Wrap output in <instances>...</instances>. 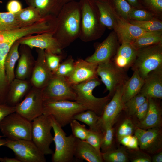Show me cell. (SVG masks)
<instances>
[{"label": "cell", "mask_w": 162, "mask_h": 162, "mask_svg": "<svg viewBox=\"0 0 162 162\" xmlns=\"http://www.w3.org/2000/svg\"><path fill=\"white\" fill-rule=\"evenodd\" d=\"M138 142L136 136L135 135H131L128 145L127 147L129 149H138Z\"/></svg>", "instance_id": "obj_51"}, {"label": "cell", "mask_w": 162, "mask_h": 162, "mask_svg": "<svg viewBox=\"0 0 162 162\" xmlns=\"http://www.w3.org/2000/svg\"><path fill=\"white\" fill-rule=\"evenodd\" d=\"M120 44L116 32L113 30L103 41L96 44L94 53L85 60L97 64L112 60L116 54Z\"/></svg>", "instance_id": "obj_15"}, {"label": "cell", "mask_w": 162, "mask_h": 162, "mask_svg": "<svg viewBox=\"0 0 162 162\" xmlns=\"http://www.w3.org/2000/svg\"><path fill=\"white\" fill-rule=\"evenodd\" d=\"M54 132L53 141L55 145L52 154V162H70L74 158V150L76 138L72 134L67 136L62 127L54 118L50 116Z\"/></svg>", "instance_id": "obj_8"}, {"label": "cell", "mask_w": 162, "mask_h": 162, "mask_svg": "<svg viewBox=\"0 0 162 162\" xmlns=\"http://www.w3.org/2000/svg\"><path fill=\"white\" fill-rule=\"evenodd\" d=\"M129 22L146 32L162 31V20L158 18L143 21L130 20Z\"/></svg>", "instance_id": "obj_37"}, {"label": "cell", "mask_w": 162, "mask_h": 162, "mask_svg": "<svg viewBox=\"0 0 162 162\" xmlns=\"http://www.w3.org/2000/svg\"><path fill=\"white\" fill-rule=\"evenodd\" d=\"M133 8L137 9H144L140 0H126Z\"/></svg>", "instance_id": "obj_52"}, {"label": "cell", "mask_w": 162, "mask_h": 162, "mask_svg": "<svg viewBox=\"0 0 162 162\" xmlns=\"http://www.w3.org/2000/svg\"><path fill=\"white\" fill-rule=\"evenodd\" d=\"M75 62L71 56L60 63L54 75L67 78L72 73L74 68Z\"/></svg>", "instance_id": "obj_39"}, {"label": "cell", "mask_w": 162, "mask_h": 162, "mask_svg": "<svg viewBox=\"0 0 162 162\" xmlns=\"http://www.w3.org/2000/svg\"><path fill=\"white\" fill-rule=\"evenodd\" d=\"M103 137V133L88 129V134L85 140L93 147L99 152L101 153L100 146Z\"/></svg>", "instance_id": "obj_45"}, {"label": "cell", "mask_w": 162, "mask_h": 162, "mask_svg": "<svg viewBox=\"0 0 162 162\" xmlns=\"http://www.w3.org/2000/svg\"><path fill=\"white\" fill-rule=\"evenodd\" d=\"M72 134L76 138L85 140L87 136L88 129L84 124H81L78 121L73 119L70 123Z\"/></svg>", "instance_id": "obj_43"}, {"label": "cell", "mask_w": 162, "mask_h": 162, "mask_svg": "<svg viewBox=\"0 0 162 162\" xmlns=\"http://www.w3.org/2000/svg\"><path fill=\"white\" fill-rule=\"evenodd\" d=\"M157 153L152 158V161L153 162H162V152L160 151Z\"/></svg>", "instance_id": "obj_54"}, {"label": "cell", "mask_w": 162, "mask_h": 162, "mask_svg": "<svg viewBox=\"0 0 162 162\" xmlns=\"http://www.w3.org/2000/svg\"><path fill=\"white\" fill-rule=\"evenodd\" d=\"M37 58L32 70L31 82L34 88L43 89L48 84L54 74L48 67L44 50L38 49Z\"/></svg>", "instance_id": "obj_18"}, {"label": "cell", "mask_w": 162, "mask_h": 162, "mask_svg": "<svg viewBox=\"0 0 162 162\" xmlns=\"http://www.w3.org/2000/svg\"><path fill=\"white\" fill-rule=\"evenodd\" d=\"M3 136L0 135V139L2 138Z\"/></svg>", "instance_id": "obj_58"}, {"label": "cell", "mask_w": 162, "mask_h": 162, "mask_svg": "<svg viewBox=\"0 0 162 162\" xmlns=\"http://www.w3.org/2000/svg\"><path fill=\"white\" fill-rule=\"evenodd\" d=\"M28 6L36 9L44 17H57L64 5L65 0H25Z\"/></svg>", "instance_id": "obj_22"}, {"label": "cell", "mask_w": 162, "mask_h": 162, "mask_svg": "<svg viewBox=\"0 0 162 162\" xmlns=\"http://www.w3.org/2000/svg\"><path fill=\"white\" fill-rule=\"evenodd\" d=\"M6 142V139L0 138V146H4V144ZM1 158L0 157V160Z\"/></svg>", "instance_id": "obj_56"}, {"label": "cell", "mask_w": 162, "mask_h": 162, "mask_svg": "<svg viewBox=\"0 0 162 162\" xmlns=\"http://www.w3.org/2000/svg\"><path fill=\"white\" fill-rule=\"evenodd\" d=\"M52 128L50 116L43 114L32 121V140L45 155L54 152L50 148L53 141Z\"/></svg>", "instance_id": "obj_9"}, {"label": "cell", "mask_w": 162, "mask_h": 162, "mask_svg": "<svg viewBox=\"0 0 162 162\" xmlns=\"http://www.w3.org/2000/svg\"><path fill=\"white\" fill-rule=\"evenodd\" d=\"M144 80L151 71L162 68V43L137 50L135 61L131 67Z\"/></svg>", "instance_id": "obj_5"}, {"label": "cell", "mask_w": 162, "mask_h": 162, "mask_svg": "<svg viewBox=\"0 0 162 162\" xmlns=\"http://www.w3.org/2000/svg\"><path fill=\"white\" fill-rule=\"evenodd\" d=\"M93 0L101 23L106 28L113 30L116 23V15L107 1Z\"/></svg>", "instance_id": "obj_28"}, {"label": "cell", "mask_w": 162, "mask_h": 162, "mask_svg": "<svg viewBox=\"0 0 162 162\" xmlns=\"http://www.w3.org/2000/svg\"><path fill=\"white\" fill-rule=\"evenodd\" d=\"M20 43L18 40L13 44L8 53L4 61L5 75L8 84L15 78L14 71L16 62L20 57L19 48Z\"/></svg>", "instance_id": "obj_30"}, {"label": "cell", "mask_w": 162, "mask_h": 162, "mask_svg": "<svg viewBox=\"0 0 162 162\" xmlns=\"http://www.w3.org/2000/svg\"><path fill=\"white\" fill-rule=\"evenodd\" d=\"M4 146L12 150L20 162H46L45 155L32 140H12L6 138Z\"/></svg>", "instance_id": "obj_12"}, {"label": "cell", "mask_w": 162, "mask_h": 162, "mask_svg": "<svg viewBox=\"0 0 162 162\" xmlns=\"http://www.w3.org/2000/svg\"><path fill=\"white\" fill-rule=\"evenodd\" d=\"M123 86L119 87L116 90L100 116L97 127L98 130L102 133L107 127L113 125L118 115L123 110L124 104L122 100Z\"/></svg>", "instance_id": "obj_16"}, {"label": "cell", "mask_w": 162, "mask_h": 162, "mask_svg": "<svg viewBox=\"0 0 162 162\" xmlns=\"http://www.w3.org/2000/svg\"><path fill=\"white\" fill-rule=\"evenodd\" d=\"M21 28L15 14L0 12V31H8Z\"/></svg>", "instance_id": "obj_36"}, {"label": "cell", "mask_w": 162, "mask_h": 162, "mask_svg": "<svg viewBox=\"0 0 162 162\" xmlns=\"http://www.w3.org/2000/svg\"><path fill=\"white\" fill-rule=\"evenodd\" d=\"M133 71L132 76L123 86L122 100L124 104L139 93L144 83V80L140 76L138 71Z\"/></svg>", "instance_id": "obj_29"}, {"label": "cell", "mask_w": 162, "mask_h": 162, "mask_svg": "<svg viewBox=\"0 0 162 162\" xmlns=\"http://www.w3.org/2000/svg\"><path fill=\"white\" fill-rule=\"evenodd\" d=\"M149 102L148 110L145 118L137 125V127L147 129L161 126L162 125V113L160 106L155 98H148Z\"/></svg>", "instance_id": "obj_26"}, {"label": "cell", "mask_w": 162, "mask_h": 162, "mask_svg": "<svg viewBox=\"0 0 162 162\" xmlns=\"http://www.w3.org/2000/svg\"><path fill=\"white\" fill-rule=\"evenodd\" d=\"M161 126L147 129L137 127L134 134L137 137L140 149L154 154L161 151L162 147V131Z\"/></svg>", "instance_id": "obj_14"}, {"label": "cell", "mask_w": 162, "mask_h": 162, "mask_svg": "<svg viewBox=\"0 0 162 162\" xmlns=\"http://www.w3.org/2000/svg\"><path fill=\"white\" fill-rule=\"evenodd\" d=\"M65 0L66 1V2H68L70 1H75V0Z\"/></svg>", "instance_id": "obj_57"}, {"label": "cell", "mask_w": 162, "mask_h": 162, "mask_svg": "<svg viewBox=\"0 0 162 162\" xmlns=\"http://www.w3.org/2000/svg\"><path fill=\"white\" fill-rule=\"evenodd\" d=\"M81 11L79 2L66 3L56 17V25L53 33L62 50L79 38Z\"/></svg>", "instance_id": "obj_1"}, {"label": "cell", "mask_w": 162, "mask_h": 162, "mask_svg": "<svg viewBox=\"0 0 162 162\" xmlns=\"http://www.w3.org/2000/svg\"><path fill=\"white\" fill-rule=\"evenodd\" d=\"M38 32L36 25L33 24L13 30L0 31V96L5 94L8 84L6 77L4 61L14 43L21 38L36 34Z\"/></svg>", "instance_id": "obj_3"}, {"label": "cell", "mask_w": 162, "mask_h": 162, "mask_svg": "<svg viewBox=\"0 0 162 162\" xmlns=\"http://www.w3.org/2000/svg\"><path fill=\"white\" fill-rule=\"evenodd\" d=\"M137 50L129 43L121 44L112 61L118 67L127 71L134 64Z\"/></svg>", "instance_id": "obj_23"}, {"label": "cell", "mask_w": 162, "mask_h": 162, "mask_svg": "<svg viewBox=\"0 0 162 162\" xmlns=\"http://www.w3.org/2000/svg\"><path fill=\"white\" fill-rule=\"evenodd\" d=\"M86 110L75 101L62 100L44 102L43 114L52 116L62 128L70 124L76 115Z\"/></svg>", "instance_id": "obj_7"}, {"label": "cell", "mask_w": 162, "mask_h": 162, "mask_svg": "<svg viewBox=\"0 0 162 162\" xmlns=\"http://www.w3.org/2000/svg\"><path fill=\"white\" fill-rule=\"evenodd\" d=\"M136 128L130 119H125L118 129L116 134L118 140L119 141L124 136L132 135L134 134Z\"/></svg>", "instance_id": "obj_44"}, {"label": "cell", "mask_w": 162, "mask_h": 162, "mask_svg": "<svg viewBox=\"0 0 162 162\" xmlns=\"http://www.w3.org/2000/svg\"><path fill=\"white\" fill-rule=\"evenodd\" d=\"M44 51L46 63L49 69L54 74L61 63L63 57L62 53L57 54L48 51Z\"/></svg>", "instance_id": "obj_46"}, {"label": "cell", "mask_w": 162, "mask_h": 162, "mask_svg": "<svg viewBox=\"0 0 162 162\" xmlns=\"http://www.w3.org/2000/svg\"><path fill=\"white\" fill-rule=\"evenodd\" d=\"M116 23L113 30L116 32L121 44H130L146 32L116 15Z\"/></svg>", "instance_id": "obj_20"}, {"label": "cell", "mask_w": 162, "mask_h": 162, "mask_svg": "<svg viewBox=\"0 0 162 162\" xmlns=\"http://www.w3.org/2000/svg\"><path fill=\"white\" fill-rule=\"evenodd\" d=\"M74 156L80 160L88 162H102L101 153L99 152L93 147L85 140L75 138Z\"/></svg>", "instance_id": "obj_25"}, {"label": "cell", "mask_w": 162, "mask_h": 162, "mask_svg": "<svg viewBox=\"0 0 162 162\" xmlns=\"http://www.w3.org/2000/svg\"><path fill=\"white\" fill-rule=\"evenodd\" d=\"M44 103L42 89L35 88L15 106V112L32 122L43 114Z\"/></svg>", "instance_id": "obj_13"}, {"label": "cell", "mask_w": 162, "mask_h": 162, "mask_svg": "<svg viewBox=\"0 0 162 162\" xmlns=\"http://www.w3.org/2000/svg\"><path fill=\"white\" fill-rule=\"evenodd\" d=\"M32 122L15 112L0 122V130L3 137L12 140H32Z\"/></svg>", "instance_id": "obj_6"}, {"label": "cell", "mask_w": 162, "mask_h": 162, "mask_svg": "<svg viewBox=\"0 0 162 162\" xmlns=\"http://www.w3.org/2000/svg\"><path fill=\"white\" fill-rule=\"evenodd\" d=\"M97 66L98 64L90 63L85 60L79 59L75 62L71 74L66 78L68 83L73 86L98 77Z\"/></svg>", "instance_id": "obj_19"}, {"label": "cell", "mask_w": 162, "mask_h": 162, "mask_svg": "<svg viewBox=\"0 0 162 162\" xmlns=\"http://www.w3.org/2000/svg\"><path fill=\"white\" fill-rule=\"evenodd\" d=\"M20 57L15 70V78L26 80L32 74L35 62L28 47L21 45Z\"/></svg>", "instance_id": "obj_24"}, {"label": "cell", "mask_w": 162, "mask_h": 162, "mask_svg": "<svg viewBox=\"0 0 162 162\" xmlns=\"http://www.w3.org/2000/svg\"><path fill=\"white\" fill-rule=\"evenodd\" d=\"M148 100L147 98L145 101L138 108L135 115L140 122L146 117L148 110Z\"/></svg>", "instance_id": "obj_49"}, {"label": "cell", "mask_w": 162, "mask_h": 162, "mask_svg": "<svg viewBox=\"0 0 162 162\" xmlns=\"http://www.w3.org/2000/svg\"><path fill=\"white\" fill-rule=\"evenodd\" d=\"M162 43V31L146 32L130 44L139 49Z\"/></svg>", "instance_id": "obj_32"}, {"label": "cell", "mask_w": 162, "mask_h": 162, "mask_svg": "<svg viewBox=\"0 0 162 162\" xmlns=\"http://www.w3.org/2000/svg\"><path fill=\"white\" fill-rule=\"evenodd\" d=\"M42 90L44 102L75 100L76 94L66 78L55 75Z\"/></svg>", "instance_id": "obj_11"}, {"label": "cell", "mask_w": 162, "mask_h": 162, "mask_svg": "<svg viewBox=\"0 0 162 162\" xmlns=\"http://www.w3.org/2000/svg\"><path fill=\"white\" fill-rule=\"evenodd\" d=\"M131 135L125 136L122 138L119 141L120 143L127 147L129 143Z\"/></svg>", "instance_id": "obj_53"}, {"label": "cell", "mask_w": 162, "mask_h": 162, "mask_svg": "<svg viewBox=\"0 0 162 162\" xmlns=\"http://www.w3.org/2000/svg\"><path fill=\"white\" fill-rule=\"evenodd\" d=\"M101 83V80L98 77L72 86L76 94L75 101L100 116L111 98L108 95L101 98L96 97L93 95L94 89Z\"/></svg>", "instance_id": "obj_4"}, {"label": "cell", "mask_w": 162, "mask_h": 162, "mask_svg": "<svg viewBox=\"0 0 162 162\" xmlns=\"http://www.w3.org/2000/svg\"><path fill=\"white\" fill-rule=\"evenodd\" d=\"M156 18H158L153 13L145 9H137L133 7L129 16V20L143 21Z\"/></svg>", "instance_id": "obj_42"}, {"label": "cell", "mask_w": 162, "mask_h": 162, "mask_svg": "<svg viewBox=\"0 0 162 162\" xmlns=\"http://www.w3.org/2000/svg\"><path fill=\"white\" fill-rule=\"evenodd\" d=\"M129 160L132 162H151L152 158L145 152L138 149H127Z\"/></svg>", "instance_id": "obj_47"}, {"label": "cell", "mask_w": 162, "mask_h": 162, "mask_svg": "<svg viewBox=\"0 0 162 162\" xmlns=\"http://www.w3.org/2000/svg\"><path fill=\"white\" fill-rule=\"evenodd\" d=\"M114 129L113 126L107 127L103 132L100 146L101 153L105 152L113 148Z\"/></svg>", "instance_id": "obj_40"}, {"label": "cell", "mask_w": 162, "mask_h": 162, "mask_svg": "<svg viewBox=\"0 0 162 162\" xmlns=\"http://www.w3.org/2000/svg\"><path fill=\"white\" fill-rule=\"evenodd\" d=\"M140 93L147 98L162 99V68L148 74Z\"/></svg>", "instance_id": "obj_21"}, {"label": "cell", "mask_w": 162, "mask_h": 162, "mask_svg": "<svg viewBox=\"0 0 162 162\" xmlns=\"http://www.w3.org/2000/svg\"><path fill=\"white\" fill-rule=\"evenodd\" d=\"M15 112V106H10L7 104H0V122L6 116Z\"/></svg>", "instance_id": "obj_50"}, {"label": "cell", "mask_w": 162, "mask_h": 162, "mask_svg": "<svg viewBox=\"0 0 162 162\" xmlns=\"http://www.w3.org/2000/svg\"><path fill=\"white\" fill-rule=\"evenodd\" d=\"M107 1L117 16L129 22V14L132 7L126 0H107Z\"/></svg>", "instance_id": "obj_33"}, {"label": "cell", "mask_w": 162, "mask_h": 162, "mask_svg": "<svg viewBox=\"0 0 162 162\" xmlns=\"http://www.w3.org/2000/svg\"><path fill=\"white\" fill-rule=\"evenodd\" d=\"M15 14L21 28L32 25L46 18L43 17L36 9L31 6L22 8Z\"/></svg>", "instance_id": "obj_31"}, {"label": "cell", "mask_w": 162, "mask_h": 162, "mask_svg": "<svg viewBox=\"0 0 162 162\" xmlns=\"http://www.w3.org/2000/svg\"><path fill=\"white\" fill-rule=\"evenodd\" d=\"M99 118L100 116L94 111L87 110L76 115L74 119L86 124L89 127L90 130L99 131L97 125Z\"/></svg>", "instance_id": "obj_35"}, {"label": "cell", "mask_w": 162, "mask_h": 162, "mask_svg": "<svg viewBox=\"0 0 162 162\" xmlns=\"http://www.w3.org/2000/svg\"><path fill=\"white\" fill-rule=\"evenodd\" d=\"M127 149L126 147L124 146L101 153L103 161L106 162H128L129 160Z\"/></svg>", "instance_id": "obj_34"}, {"label": "cell", "mask_w": 162, "mask_h": 162, "mask_svg": "<svg viewBox=\"0 0 162 162\" xmlns=\"http://www.w3.org/2000/svg\"><path fill=\"white\" fill-rule=\"evenodd\" d=\"M126 71L117 66L112 60L98 64V76L109 91L108 95L112 97L118 88L123 86L129 78Z\"/></svg>", "instance_id": "obj_10"}, {"label": "cell", "mask_w": 162, "mask_h": 162, "mask_svg": "<svg viewBox=\"0 0 162 162\" xmlns=\"http://www.w3.org/2000/svg\"><path fill=\"white\" fill-rule=\"evenodd\" d=\"M80 30L79 38L89 42L96 40L103 35L106 28L100 21L93 0H80Z\"/></svg>", "instance_id": "obj_2"}, {"label": "cell", "mask_w": 162, "mask_h": 162, "mask_svg": "<svg viewBox=\"0 0 162 162\" xmlns=\"http://www.w3.org/2000/svg\"><path fill=\"white\" fill-rule=\"evenodd\" d=\"M143 8L162 20V0H140Z\"/></svg>", "instance_id": "obj_41"}, {"label": "cell", "mask_w": 162, "mask_h": 162, "mask_svg": "<svg viewBox=\"0 0 162 162\" xmlns=\"http://www.w3.org/2000/svg\"><path fill=\"white\" fill-rule=\"evenodd\" d=\"M146 99L140 93L124 104L123 110L130 116H134L138 108Z\"/></svg>", "instance_id": "obj_38"}, {"label": "cell", "mask_w": 162, "mask_h": 162, "mask_svg": "<svg viewBox=\"0 0 162 162\" xmlns=\"http://www.w3.org/2000/svg\"><path fill=\"white\" fill-rule=\"evenodd\" d=\"M0 161L1 162H20L16 158H9L6 157L3 158H1Z\"/></svg>", "instance_id": "obj_55"}, {"label": "cell", "mask_w": 162, "mask_h": 162, "mask_svg": "<svg viewBox=\"0 0 162 162\" xmlns=\"http://www.w3.org/2000/svg\"><path fill=\"white\" fill-rule=\"evenodd\" d=\"M10 89L8 92L6 104L15 106L22 101L28 90L29 84L25 80L15 78L10 84Z\"/></svg>", "instance_id": "obj_27"}, {"label": "cell", "mask_w": 162, "mask_h": 162, "mask_svg": "<svg viewBox=\"0 0 162 162\" xmlns=\"http://www.w3.org/2000/svg\"><path fill=\"white\" fill-rule=\"evenodd\" d=\"M18 40L20 45H26L31 49L36 48L57 54L62 53L63 50L54 37L53 33L46 32L36 35H28Z\"/></svg>", "instance_id": "obj_17"}, {"label": "cell", "mask_w": 162, "mask_h": 162, "mask_svg": "<svg viewBox=\"0 0 162 162\" xmlns=\"http://www.w3.org/2000/svg\"><path fill=\"white\" fill-rule=\"evenodd\" d=\"M8 12L16 14L20 12L22 9L20 2L18 0H10L6 6Z\"/></svg>", "instance_id": "obj_48"}, {"label": "cell", "mask_w": 162, "mask_h": 162, "mask_svg": "<svg viewBox=\"0 0 162 162\" xmlns=\"http://www.w3.org/2000/svg\"><path fill=\"white\" fill-rule=\"evenodd\" d=\"M100 1H107V0H99Z\"/></svg>", "instance_id": "obj_59"}]
</instances>
